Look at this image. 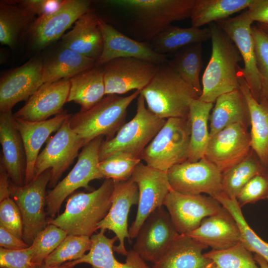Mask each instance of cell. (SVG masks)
Masks as SVG:
<instances>
[{
	"mask_svg": "<svg viewBox=\"0 0 268 268\" xmlns=\"http://www.w3.org/2000/svg\"><path fill=\"white\" fill-rule=\"evenodd\" d=\"M167 175L171 189L183 194L204 193L215 198L223 193L222 173L204 157L175 165Z\"/></svg>",
	"mask_w": 268,
	"mask_h": 268,
	"instance_id": "11",
	"label": "cell"
},
{
	"mask_svg": "<svg viewBox=\"0 0 268 268\" xmlns=\"http://www.w3.org/2000/svg\"><path fill=\"white\" fill-rule=\"evenodd\" d=\"M167 64L201 96L202 86L200 80V74L203 65L202 43L190 44L179 49Z\"/></svg>",
	"mask_w": 268,
	"mask_h": 268,
	"instance_id": "37",
	"label": "cell"
},
{
	"mask_svg": "<svg viewBox=\"0 0 268 268\" xmlns=\"http://www.w3.org/2000/svg\"><path fill=\"white\" fill-rule=\"evenodd\" d=\"M254 0H196L190 18L191 25L201 28L226 19L235 13L248 8Z\"/></svg>",
	"mask_w": 268,
	"mask_h": 268,
	"instance_id": "36",
	"label": "cell"
},
{
	"mask_svg": "<svg viewBox=\"0 0 268 268\" xmlns=\"http://www.w3.org/2000/svg\"><path fill=\"white\" fill-rule=\"evenodd\" d=\"M215 102L209 119L210 136L236 123L250 127L248 104L239 88L220 95Z\"/></svg>",
	"mask_w": 268,
	"mask_h": 268,
	"instance_id": "29",
	"label": "cell"
},
{
	"mask_svg": "<svg viewBox=\"0 0 268 268\" xmlns=\"http://www.w3.org/2000/svg\"><path fill=\"white\" fill-rule=\"evenodd\" d=\"M91 245L88 236L67 235L44 262L47 265L57 266L79 259L89 251Z\"/></svg>",
	"mask_w": 268,
	"mask_h": 268,
	"instance_id": "41",
	"label": "cell"
},
{
	"mask_svg": "<svg viewBox=\"0 0 268 268\" xmlns=\"http://www.w3.org/2000/svg\"><path fill=\"white\" fill-rule=\"evenodd\" d=\"M247 9L253 21L268 25V0H254Z\"/></svg>",
	"mask_w": 268,
	"mask_h": 268,
	"instance_id": "49",
	"label": "cell"
},
{
	"mask_svg": "<svg viewBox=\"0 0 268 268\" xmlns=\"http://www.w3.org/2000/svg\"><path fill=\"white\" fill-rule=\"evenodd\" d=\"M9 176L7 171L0 164V201L10 197Z\"/></svg>",
	"mask_w": 268,
	"mask_h": 268,
	"instance_id": "51",
	"label": "cell"
},
{
	"mask_svg": "<svg viewBox=\"0 0 268 268\" xmlns=\"http://www.w3.org/2000/svg\"><path fill=\"white\" fill-rule=\"evenodd\" d=\"M104 233L100 231L91 236L90 249L79 259L80 263L88 264L92 268H152L133 249L128 252L125 263L117 261L113 254V248L118 238L116 236L108 238Z\"/></svg>",
	"mask_w": 268,
	"mask_h": 268,
	"instance_id": "30",
	"label": "cell"
},
{
	"mask_svg": "<svg viewBox=\"0 0 268 268\" xmlns=\"http://www.w3.org/2000/svg\"><path fill=\"white\" fill-rule=\"evenodd\" d=\"M43 62L31 59L4 74L0 81V111L7 112L27 100L42 85Z\"/></svg>",
	"mask_w": 268,
	"mask_h": 268,
	"instance_id": "21",
	"label": "cell"
},
{
	"mask_svg": "<svg viewBox=\"0 0 268 268\" xmlns=\"http://www.w3.org/2000/svg\"><path fill=\"white\" fill-rule=\"evenodd\" d=\"M258 26L268 35V25L259 23Z\"/></svg>",
	"mask_w": 268,
	"mask_h": 268,
	"instance_id": "54",
	"label": "cell"
},
{
	"mask_svg": "<svg viewBox=\"0 0 268 268\" xmlns=\"http://www.w3.org/2000/svg\"><path fill=\"white\" fill-rule=\"evenodd\" d=\"M253 20L247 10L232 18L216 22L228 35L238 48L244 67L239 66L237 74L245 80L254 98L260 102L262 81L257 68L252 26Z\"/></svg>",
	"mask_w": 268,
	"mask_h": 268,
	"instance_id": "12",
	"label": "cell"
},
{
	"mask_svg": "<svg viewBox=\"0 0 268 268\" xmlns=\"http://www.w3.org/2000/svg\"><path fill=\"white\" fill-rule=\"evenodd\" d=\"M213 103L193 99L190 104L189 119L191 125V136L188 161L196 162L204 157L210 138L208 121Z\"/></svg>",
	"mask_w": 268,
	"mask_h": 268,
	"instance_id": "34",
	"label": "cell"
},
{
	"mask_svg": "<svg viewBox=\"0 0 268 268\" xmlns=\"http://www.w3.org/2000/svg\"><path fill=\"white\" fill-rule=\"evenodd\" d=\"M212 51L202 77L199 99L214 103L220 95L239 89L238 63L242 60L236 46L216 22L209 24Z\"/></svg>",
	"mask_w": 268,
	"mask_h": 268,
	"instance_id": "2",
	"label": "cell"
},
{
	"mask_svg": "<svg viewBox=\"0 0 268 268\" xmlns=\"http://www.w3.org/2000/svg\"><path fill=\"white\" fill-rule=\"evenodd\" d=\"M114 181L112 204L106 217L98 225V229L112 231L118 238L119 244L114 246V251L127 256L125 239H130L128 219L131 207L137 204L138 189L136 183L131 178L123 181Z\"/></svg>",
	"mask_w": 268,
	"mask_h": 268,
	"instance_id": "19",
	"label": "cell"
},
{
	"mask_svg": "<svg viewBox=\"0 0 268 268\" xmlns=\"http://www.w3.org/2000/svg\"><path fill=\"white\" fill-rule=\"evenodd\" d=\"M131 178L137 185L138 202L134 220L129 229L131 239H135L147 217L163 206L165 197L171 189L167 172L152 168L140 162Z\"/></svg>",
	"mask_w": 268,
	"mask_h": 268,
	"instance_id": "14",
	"label": "cell"
},
{
	"mask_svg": "<svg viewBox=\"0 0 268 268\" xmlns=\"http://www.w3.org/2000/svg\"><path fill=\"white\" fill-rule=\"evenodd\" d=\"M203 255L212 261L211 268H260L252 253L241 241L224 250L212 249Z\"/></svg>",
	"mask_w": 268,
	"mask_h": 268,
	"instance_id": "40",
	"label": "cell"
},
{
	"mask_svg": "<svg viewBox=\"0 0 268 268\" xmlns=\"http://www.w3.org/2000/svg\"><path fill=\"white\" fill-rule=\"evenodd\" d=\"M210 39L211 31L209 27L182 28L170 25L148 42L155 52L167 55L166 53L176 52L189 45L202 43Z\"/></svg>",
	"mask_w": 268,
	"mask_h": 268,
	"instance_id": "33",
	"label": "cell"
},
{
	"mask_svg": "<svg viewBox=\"0 0 268 268\" xmlns=\"http://www.w3.org/2000/svg\"><path fill=\"white\" fill-rule=\"evenodd\" d=\"M141 94L147 108L160 118H188L190 104L200 95L167 65L159 64L150 83Z\"/></svg>",
	"mask_w": 268,
	"mask_h": 268,
	"instance_id": "4",
	"label": "cell"
},
{
	"mask_svg": "<svg viewBox=\"0 0 268 268\" xmlns=\"http://www.w3.org/2000/svg\"><path fill=\"white\" fill-rule=\"evenodd\" d=\"M30 246L17 250L0 248V268H34Z\"/></svg>",
	"mask_w": 268,
	"mask_h": 268,
	"instance_id": "47",
	"label": "cell"
},
{
	"mask_svg": "<svg viewBox=\"0 0 268 268\" xmlns=\"http://www.w3.org/2000/svg\"><path fill=\"white\" fill-rule=\"evenodd\" d=\"M208 247L188 235L179 234L152 268H211L212 262L202 253Z\"/></svg>",
	"mask_w": 268,
	"mask_h": 268,
	"instance_id": "27",
	"label": "cell"
},
{
	"mask_svg": "<svg viewBox=\"0 0 268 268\" xmlns=\"http://www.w3.org/2000/svg\"><path fill=\"white\" fill-rule=\"evenodd\" d=\"M99 24L103 36V45L95 66L101 67L115 59L130 57L157 64L167 63V55L155 52L148 42L138 41L126 35L102 18H99Z\"/></svg>",
	"mask_w": 268,
	"mask_h": 268,
	"instance_id": "20",
	"label": "cell"
},
{
	"mask_svg": "<svg viewBox=\"0 0 268 268\" xmlns=\"http://www.w3.org/2000/svg\"><path fill=\"white\" fill-rule=\"evenodd\" d=\"M236 199L240 207L261 200H268V172L257 174L250 180Z\"/></svg>",
	"mask_w": 268,
	"mask_h": 268,
	"instance_id": "45",
	"label": "cell"
},
{
	"mask_svg": "<svg viewBox=\"0 0 268 268\" xmlns=\"http://www.w3.org/2000/svg\"><path fill=\"white\" fill-rule=\"evenodd\" d=\"M63 0H22L17 2L34 15L38 17L56 10Z\"/></svg>",
	"mask_w": 268,
	"mask_h": 268,
	"instance_id": "48",
	"label": "cell"
},
{
	"mask_svg": "<svg viewBox=\"0 0 268 268\" xmlns=\"http://www.w3.org/2000/svg\"><path fill=\"white\" fill-rule=\"evenodd\" d=\"M90 5L89 0H64L56 10L36 18L26 33L35 47L42 49L62 37Z\"/></svg>",
	"mask_w": 268,
	"mask_h": 268,
	"instance_id": "16",
	"label": "cell"
},
{
	"mask_svg": "<svg viewBox=\"0 0 268 268\" xmlns=\"http://www.w3.org/2000/svg\"><path fill=\"white\" fill-rule=\"evenodd\" d=\"M268 172L262 165L258 156L251 148L241 162L222 173L223 194L230 199H236L243 187L253 177Z\"/></svg>",
	"mask_w": 268,
	"mask_h": 268,
	"instance_id": "38",
	"label": "cell"
},
{
	"mask_svg": "<svg viewBox=\"0 0 268 268\" xmlns=\"http://www.w3.org/2000/svg\"><path fill=\"white\" fill-rule=\"evenodd\" d=\"M140 92L135 90L126 96L106 95L90 109L71 115L70 127L86 144L100 136H106L108 140L125 124L128 108Z\"/></svg>",
	"mask_w": 268,
	"mask_h": 268,
	"instance_id": "5",
	"label": "cell"
},
{
	"mask_svg": "<svg viewBox=\"0 0 268 268\" xmlns=\"http://www.w3.org/2000/svg\"><path fill=\"white\" fill-rule=\"evenodd\" d=\"M145 104L143 96L140 94L137 98L135 116L125 123L112 138L102 143L100 161L117 152L140 158L143 150L166 121L149 110Z\"/></svg>",
	"mask_w": 268,
	"mask_h": 268,
	"instance_id": "6",
	"label": "cell"
},
{
	"mask_svg": "<svg viewBox=\"0 0 268 268\" xmlns=\"http://www.w3.org/2000/svg\"><path fill=\"white\" fill-rule=\"evenodd\" d=\"M0 2V42L13 47L19 36L35 20V15L21 6L17 1Z\"/></svg>",
	"mask_w": 268,
	"mask_h": 268,
	"instance_id": "35",
	"label": "cell"
},
{
	"mask_svg": "<svg viewBox=\"0 0 268 268\" xmlns=\"http://www.w3.org/2000/svg\"><path fill=\"white\" fill-rule=\"evenodd\" d=\"M179 234L162 206L152 212L140 227L133 250L145 261L154 263Z\"/></svg>",
	"mask_w": 268,
	"mask_h": 268,
	"instance_id": "18",
	"label": "cell"
},
{
	"mask_svg": "<svg viewBox=\"0 0 268 268\" xmlns=\"http://www.w3.org/2000/svg\"><path fill=\"white\" fill-rule=\"evenodd\" d=\"M114 188V181L105 179L96 190L72 194L67 199L64 211L48 220V224L61 228L67 235L90 237L110 210Z\"/></svg>",
	"mask_w": 268,
	"mask_h": 268,
	"instance_id": "3",
	"label": "cell"
},
{
	"mask_svg": "<svg viewBox=\"0 0 268 268\" xmlns=\"http://www.w3.org/2000/svg\"><path fill=\"white\" fill-rule=\"evenodd\" d=\"M70 115L67 111H63L54 118L40 122H29L14 118L26 153L25 184L33 180L36 161L42 146L48 140L50 134L57 132Z\"/></svg>",
	"mask_w": 268,
	"mask_h": 268,
	"instance_id": "25",
	"label": "cell"
},
{
	"mask_svg": "<svg viewBox=\"0 0 268 268\" xmlns=\"http://www.w3.org/2000/svg\"><path fill=\"white\" fill-rule=\"evenodd\" d=\"M171 221L179 234L188 235L196 229L202 220L222 209L215 198L201 194L185 195L172 189L163 202Z\"/></svg>",
	"mask_w": 268,
	"mask_h": 268,
	"instance_id": "15",
	"label": "cell"
},
{
	"mask_svg": "<svg viewBox=\"0 0 268 268\" xmlns=\"http://www.w3.org/2000/svg\"><path fill=\"white\" fill-rule=\"evenodd\" d=\"M191 136L189 118H171L144 148L140 158L154 169L166 172L188 161Z\"/></svg>",
	"mask_w": 268,
	"mask_h": 268,
	"instance_id": "7",
	"label": "cell"
},
{
	"mask_svg": "<svg viewBox=\"0 0 268 268\" xmlns=\"http://www.w3.org/2000/svg\"><path fill=\"white\" fill-rule=\"evenodd\" d=\"M0 164L15 185H25L26 157L23 142L17 130L12 111L0 112Z\"/></svg>",
	"mask_w": 268,
	"mask_h": 268,
	"instance_id": "23",
	"label": "cell"
},
{
	"mask_svg": "<svg viewBox=\"0 0 268 268\" xmlns=\"http://www.w3.org/2000/svg\"><path fill=\"white\" fill-rule=\"evenodd\" d=\"M159 64L135 58H120L101 66L106 95L141 91L151 81Z\"/></svg>",
	"mask_w": 268,
	"mask_h": 268,
	"instance_id": "13",
	"label": "cell"
},
{
	"mask_svg": "<svg viewBox=\"0 0 268 268\" xmlns=\"http://www.w3.org/2000/svg\"><path fill=\"white\" fill-rule=\"evenodd\" d=\"M237 75L239 88L247 100L250 110L251 148L262 166L268 170V100L258 102L244 78Z\"/></svg>",
	"mask_w": 268,
	"mask_h": 268,
	"instance_id": "28",
	"label": "cell"
},
{
	"mask_svg": "<svg viewBox=\"0 0 268 268\" xmlns=\"http://www.w3.org/2000/svg\"><path fill=\"white\" fill-rule=\"evenodd\" d=\"M102 136L86 144L69 173L49 192L46 198V213L54 217L59 213L64 200L79 188L91 190L89 183L102 179L99 170V153L103 142Z\"/></svg>",
	"mask_w": 268,
	"mask_h": 268,
	"instance_id": "8",
	"label": "cell"
},
{
	"mask_svg": "<svg viewBox=\"0 0 268 268\" xmlns=\"http://www.w3.org/2000/svg\"><path fill=\"white\" fill-rule=\"evenodd\" d=\"M70 116L64 122L55 134L49 138L46 145L36 161L33 179L44 171L51 169L49 187L54 188L63 173L79 155L78 151L86 144L69 126Z\"/></svg>",
	"mask_w": 268,
	"mask_h": 268,
	"instance_id": "9",
	"label": "cell"
},
{
	"mask_svg": "<svg viewBox=\"0 0 268 268\" xmlns=\"http://www.w3.org/2000/svg\"><path fill=\"white\" fill-rule=\"evenodd\" d=\"M0 202V226L22 239L23 222L17 205L10 197Z\"/></svg>",
	"mask_w": 268,
	"mask_h": 268,
	"instance_id": "46",
	"label": "cell"
},
{
	"mask_svg": "<svg viewBox=\"0 0 268 268\" xmlns=\"http://www.w3.org/2000/svg\"><path fill=\"white\" fill-rule=\"evenodd\" d=\"M70 79L43 84L27 100L24 106L13 114L15 119L40 122L62 113L67 102Z\"/></svg>",
	"mask_w": 268,
	"mask_h": 268,
	"instance_id": "22",
	"label": "cell"
},
{
	"mask_svg": "<svg viewBox=\"0 0 268 268\" xmlns=\"http://www.w3.org/2000/svg\"><path fill=\"white\" fill-rule=\"evenodd\" d=\"M254 258L260 268H268V262L262 257L254 254Z\"/></svg>",
	"mask_w": 268,
	"mask_h": 268,
	"instance_id": "53",
	"label": "cell"
},
{
	"mask_svg": "<svg viewBox=\"0 0 268 268\" xmlns=\"http://www.w3.org/2000/svg\"><path fill=\"white\" fill-rule=\"evenodd\" d=\"M96 61L70 49L62 47L43 63L42 82L44 84L70 79L95 66Z\"/></svg>",
	"mask_w": 268,
	"mask_h": 268,
	"instance_id": "31",
	"label": "cell"
},
{
	"mask_svg": "<svg viewBox=\"0 0 268 268\" xmlns=\"http://www.w3.org/2000/svg\"><path fill=\"white\" fill-rule=\"evenodd\" d=\"M242 124L230 125L210 136L204 158L222 173L243 160L251 149L250 133Z\"/></svg>",
	"mask_w": 268,
	"mask_h": 268,
	"instance_id": "17",
	"label": "cell"
},
{
	"mask_svg": "<svg viewBox=\"0 0 268 268\" xmlns=\"http://www.w3.org/2000/svg\"><path fill=\"white\" fill-rule=\"evenodd\" d=\"M196 0H109L129 19L130 34L140 42H149L175 21L190 18Z\"/></svg>",
	"mask_w": 268,
	"mask_h": 268,
	"instance_id": "1",
	"label": "cell"
},
{
	"mask_svg": "<svg viewBox=\"0 0 268 268\" xmlns=\"http://www.w3.org/2000/svg\"><path fill=\"white\" fill-rule=\"evenodd\" d=\"M99 18L92 10L81 16L72 29L62 37V47L95 60L100 57L103 49V36Z\"/></svg>",
	"mask_w": 268,
	"mask_h": 268,
	"instance_id": "26",
	"label": "cell"
},
{
	"mask_svg": "<svg viewBox=\"0 0 268 268\" xmlns=\"http://www.w3.org/2000/svg\"><path fill=\"white\" fill-rule=\"evenodd\" d=\"M51 177V169L44 171L30 183L21 186L9 182L10 197L17 205L22 217V239L29 246L48 225L46 189Z\"/></svg>",
	"mask_w": 268,
	"mask_h": 268,
	"instance_id": "10",
	"label": "cell"
},
{
	"mask_svg": "<svg viewBox=\"0 0 268 268\" xmlns=\"http://www.w3.org/2000/svg\"><path fill=\"white\" fill-rule=\"evenodd\" d=\"M0 246L1 248L11 250L24 249L29 246L22 239L1 226H0Z\"/></svg>",
	"mask_w": 268,
	"mask_h": 268,
	"instance_id": "50",
	"label": "cell"
},
{
	"mask_svg": "<svg viewBox=\"0 0 268 268\" xmlns=\"http://www.w3.org/2000/svg\"><path fill=\"white\" fill-rule=\"evenodd\" d=\"M140 158L133 157L122 152H115L99 163V170L102 178L115 181L130 179Z\"/></svg>",
	"mask_w": 268,
	"mask_h": 268,
	"instance_id": "42",
	"label": "cell"
},
{
	"mask_svg": "<svg viewBox=\"0 0 268 268\" xmlns=\"http://www.w3.org/2000/svg\"><path fill=\"white\" fill-rule=\"evenodd\" d=\"M188 235L215 250L229 248L241 241V232L234 218L223 206L217 213L204 218L200 226Z\"/></svg>",
	"mask_w": 268,
	"mask_h": 268,
	"instance_id": "24",
	"label": "cell"
},
{
	"mask_svg": "<svg viewBox=\"0 0 268 268\" xmlns=\"http://www.w3.org/2000/svg\"><path fill=\"white\" fill-rule=\"evenodd\" d=\"M69 80L67 102H73L79 105L80 112L90 109L106 96L102 67L95 66Z\"/></svg>",
	"mask_w": 268,
	"mask_h": 268,
	"instance_id": "32",
	"label": "cell"
},
{
	"mask_svg": "<svg viewBox=\"0 0 268 268\" xmlns=\"http://www.w3.org/2000/svg\"><path fill=\"white\" fill-rule=\"evenodd\" d=\"M252 31L257 68L262 81L261 100H268V35L258 25H252Z\"/></svg>",
	"mask_w": 268,
	"mask_h": 268,
	"instance_id": "44",
	"label": "cell"
},
{
	"mask_svg": "<svg viewBox=\"0 0 268 268\" xmlns=\"http://www.w3.org/2000/svg\"><path fill=\"white\" fill-rule=\"evenodd\" d=\"M34 268H73V267L70 266L66 263L61 265L49 266L43 262L40 264H34Z\"/></svg>",
	"mask_w": 268,
	"mask_h": 268,
	"instance_id": "52",
	"label": "cell"
},
{
	"mask_svg": "<svg viewBox=\"0 0 268 268\" xmlns=\"http://www.w3.org/2000/svg\"><path fill=\"white\" fill-rule=\"evenodd\" d=\"M67 235V233L61 228L48 224L45 228L37 235L30 245L33 250V263L40 264L43 263Z\"/></svg>",
	"mask_w": 268,
	"mask_h": 268,
	"instance_id": "43",
	"label": "cell"
},
{
	"mask_svg": "<svg viewBox=\"0 0 268 268\" xmlns=\"http://www.w3.org/2000/svg\"><path fill=\"white\" fill-rule=\"evenodd\" d=\"M234 218L241 232V242L251 252L259 255L268 263V243L261 239L245 220L236 199H230L223 194L215 198Z\"/></svg>",
	"mask_w": 268,
	"mask_h": 268,
	"instance_id": "39",
	"label": "cell"
}]
</instances>
